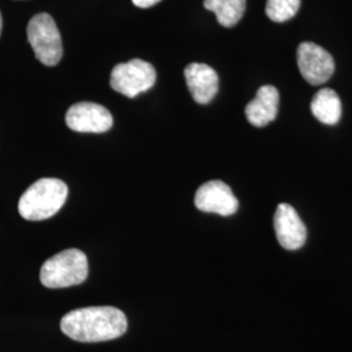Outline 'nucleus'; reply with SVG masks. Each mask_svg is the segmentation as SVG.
Listing matches in <instances>:
<instances>
[{
    "mask_svg": "<svg viewBox=\"0 0 352 352\" xmlns=\"http://www.w3.org/2000/svg\"><path fill=\"white\" fill-rule=\"evenodd\" d=\"M68 128L80 133H103L111 129L113 115L98 103L78 102L65 113Z\"/></svg>",
    "mask_w": 352,
    "mask_h": 352,
    "instance_id": "0eeeda50",
    "label": "nucleus"
},
{
    "mask_svg": "<svg viewBox=\"0 0 352 352\" xmlns=\"http://www.w3.org/2000/svg\"><path fill=\"white\" fill-rule=\"evenodd\" d=\"M1 26H3V20H1V14H0V34H1Z\"/></svg>",
    "mask_w": 352,
    "mask_h": 352,
    "instance_id": "dca6fc26",
    "label": "nucleus"
},
{
    "mask_svg": "<svg viewBox=\"0 0 352 352\" xmlns=\"http://www.w3.org/2000/svg\"><path fill=\"white\" fill-rule=\"evenodd\" d=\"M195 205L201 212L223 217L236 213L239 208L238 199L231 188L221 180H212L202 184L196 192Z\"/></svg>",
    "mask_w": 352,
    "mask_h": 352,
    "instance_id": "6e6552de",
    "label": "nucleus"
},
{
    "mask_svg": "<svg viewBox=\"0 0 352 352\" xmlns=\"http://www.w3.org/2000/svg\"><path fill=\"white\" fill-rule=\"evenodd\" d=\"M302 0H267L266 16L274 23H285L292 19L300 8Z\"/></svg>",
    "mask_w": 352,
    "mask_h": 352,
    "instance_id": "4468645a",
    "label": "nucleus"
},
{
    "mask_svg": "<svg viewBox=\"0 0 352 352\" xmlns=\"http://www.w3.org/2000/svg\"><path fill=\"white\" fill-rule=\"evenodd\" d=\"M126 315L109 305L76 309L60 321V329L67 337L85 343L116 340L126 333Z\"/></svg>",
    "mask_w": 352,
    "mask_h": 352,
    "instance_id": "f257e3e1",
    "label": "nucleus"
},
{
    "mask_svg": "<svg viewBox=\"0 0 352 352\" xmlns=\"http://www.w3.org/2000/svg\"><path fill=\"white\" fill-rule=\"evenodd\" d=\"M28 41L41 63L54 67L62 60V37L49 13H38L32 17L28 24Z\"/></svg>",
    "mask_w": 352,
    "mask_h": 352,
    "instance_id": "20e7f679",
    "label": "nucleus"
},
{
    "mask_svg": "<svg viewBox=\"0 0 352 352\" xmlns=\"http://www.w3.org/2000/svg\"><path fill=\"white\" fill-rule=\"evenodd\" d=\"M186 81L190 96L200 104H206L217 96L219 78L217 72L208 64L190 63L184 69Z\"/></svg>",
    "mask_w": 352,
    "mask_h": 352,
    "instance_id": "9d476101",
    "label": "nucleus"
},
{
    "mask_svg": "<svg viewBox=\"0 0 352 352\" xmlns=\"http://www.w3.org/2000/svg\"><path fill=\"white\" fill-rule=\"evenodd\" d=\"M274 230L279 244L287 251L302 248L307 240V228L289 204L278 205L274 214Z\"/></svg>",
    "mask_w": 352,
    "mask_h": 352,
    "instance_id": "1a4fd4ad",
    "label": "nucleus"
},
{
    "mask_svg": "<svg viewBox=\"0 0 352 352\" xmlns=\"http://www.w3.org/2000/svg\"><path fill=\"white\" fill-rule=\"evenodd\" d=\"M204 7L215 13L221 25L232 28L239 23L245 12L247 0H204Z\"/></svg>",
    "mask_w": 352,
    "mask_h": 352,
    "instance_id": "ddd939ff",
    "label": "nucleus"
},
{
    "mask_svg": "<svg viewBox=\"0 0 352 352\" xmlns=\"http://www.w3.org/2000/svg\"><path fill=\"white\" fill-rule=\"evenodd\" d=\"M88 258L84 252L65 250L42 265L39 279L47 289L77 286L88 278Z\"/></svg>",
    "mask_w": 352,
    "mask_h": 352,
    "instance_id": "7ed1b4c3",
    "label": "nucleus"
},
{
    "mask_svg": "<svg viewBox=\"0 0 352 352\" xmlns=\"http://www.w3.org/2000/svg\"><path fill=\"white\" fill-rule=\"evenodd\" d=\"M155 80L157 74L151 63L141 59H132L126 63L118 64L113 68L110 85L115 91L128 98H135L153 88Z\"/></svg>",
    "mask_w": 352,
    "mask_h": 352,
    "instance_id": "39448f33",
    "label": "nucleus"
},
{
    "mask_svg": "<svg viewBox=\"0 0 352 352\" xmlns=\"http://www.w3.org/2000/svg\"><path fill=\"white\" fill-rule=\"evenodd\" d=\"M298 67L302 78L311 85H321L334 74L333 56L321 46L312 42H302L298 47Z\"/></svg>",
    "mask_w": 352,
    "mask_h": 352,
    "instance_id": "423d86ee",
    "label": "nucleus"
},
{
    "mask_svg": "<svg viewBox=\"0 0 352 352\" xmlns=\"http://www.w3.org/2000/svg\"><path fill=\"white\" fill-rule=\"evenodd\" d=\"M279 93L272 85L258 89L254 100L245 107V116L253 126H265L272 123L278 115Z\"/></svg>",
    "mask_w": 352,
    "mask_h": 352,
    "instance_id": "9b49d317",
    "label": "nucleus"
},
{
    "mask_svg": "<svg viewBox=\"0 0 352 352\" xmlns=\"http://www.w3.org/2000/svg\"><path fill=\"white\" fill-rule=\"evenodd\" d=\"M132 1L139 8H151L153 6L158 4L161 0H132Z\"/></svg>",
    "mask_w": 352,
    "mask_h": 352,
    "instance_id": "2eb2a0df",
    "label": "nucleus"
},
{
    "mask_svg": "<svg viewBox=\"0 0 352 352\" xmlns=\"http://www.w3.org/2000/svg\"><path fill=\"white\" fill-rule=\"evenodd\" d=\"M67 184L55 177L39 179L19 201V213L26 221H45L58 213L67 200Z\"/></svg>",
    "mask_w": 352,
    "mask_h": 352,
    "instance_id": "f03ea898",
    "label": "nucleus"
},
{
    "mask_svg": "<svg viewBox=\"0 0 352 352\" xmlns=\"http://www.w3.org/2000/svg\"><path fill=\"white\" fill-rule=\"evenodd\" d=\"M311 111L318 122L327 126L337 124L342 115V102L340 96L333 89H321L316 93L312 100Z\"/></svg>",
    "mask_w": 352,
    "mask_h": 352,
    "instance_id": "f8f14e48",
    "label": "nucleus"
}]
</instances>
